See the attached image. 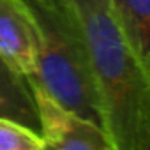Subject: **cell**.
<instances>
[{"mask_svg":"<svg viewBox=\"0 0 150 150\" xmlns=\"http://www.w3.org/2000/svg\"><path fill=\"white\" fill-rule=\"evenodd\" d=\"M83 28L110 150H150V71L131 48L111 0H69Z\"/></svg>","mask_w":150,"mask_h":150,"instance_id":"6da1fadb","label":"cell"},{"mask_svg":"<svg viewBox=\"0 0 150 150\" xmlns=\"http://www.w3.org/2000/svg\"><path fill=\"white\" fill-rule=\"evenodd\" d=\"M35 30L34 80L65 110L101 127V106L88 44L69 0H23Z\"/></svg>","mask_w":150,"mask_h":150,"instance_id":"7a4b0ae2","label":"cell"},{"mask_svg":"<svg viewBox=\"0 0 150 150\" xmlns=\"http://www.w3.org/2000/svg\"><path fill=\"white\" fill-rule=\"evenodd\" d=\"M39 111L42 150H110L104 131L62 108L37 80L28 78Z\"/></svg>","mask_w":150,"mask_h":150,"instance_id":"3957f363","label":"cell"},{"mask_svg":"<svg viewBox=\"0 0 150 150\" xmlns=\"http://www.w3.org/2000/svg\"><path fill=\"white\" fill-rule=\"evenodd\" d=\"M0 55L27 78L37 74V42L23 0H0Z\"/></svg>","mask_w":150,"mask_h":150,"instance_id":"277c9868","label":"cell"},{"mask_svg":"<svg viewBox=\"0 0 150 150\" xmlns=\"http://www.w3.org/2000/svg\"><path fill=\"white\" fill-rule=\"evenodd\" d=\"M0 117L14 120L41 134L37 103L27 76L0 55Z\"/></svg>","mask_w":150,"mask_h":150,"instance_id":"5b68a950","label":"cell"},{"mask_svg":"<svg viewBox=\"0 0 150 150\" xmlns=\"http://www.w3.org/2000/svg\"><path fill=\"white\" fill-rule=\"evenodd\" d=\"M131 48L150 71V0H111Z\"/></svg>","mask_w":150,"mask_h":150,"instance_id":"8992f818","label":"cell"},{"mask_svg":"<svg viewBox=\"0 0 150 150\" xmlns=\"http://www.w3.org/2000/svg\"><path fill=\"white\" fill-rule=\"evenodd\" d=\"M0 150H42L39 132L0 117Z\"/></svg>","mask_w":150,"mask_h":150,"instance_id":"52a82bcc","label":"cell"}]
</instances>
